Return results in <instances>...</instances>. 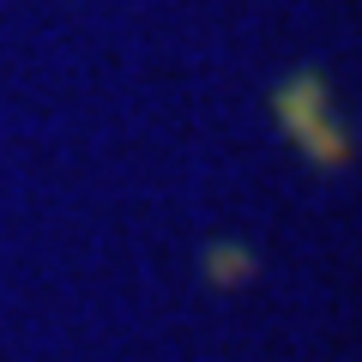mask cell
<instances>
[{"mask_svg":"<svg viewBox=\"0 0 362 362\" xmlns=\"http://www.w3.org/2000/svg\"><path fill=\"white\" fill-rule=\"evenodd\" d=\"M272 115H278V127L296 139V151L308 157V169H320V175H338V169H350L356 145H350V133L338 127L332 97H326V78L314 73V66L290 73L284 85L272 90Z\"/></svg>","mask_w":362,"mask_h":362,"instance_id":"1","label":"cell"},{"mask_svg":"<svg viewBox=\"0 0 362 362\" xmlns=\"http://www.w3.org/2000/svg\"><path fill=\"white\" fill-rule=\"evenodd\" d=\"M206 278L211 284H242V278H254V254H247L242 242H211L206 247Z\"/></svg>","mask_w":362,"mask_h":362,"instance_id":"2","label":"cell"}]
</instances>
